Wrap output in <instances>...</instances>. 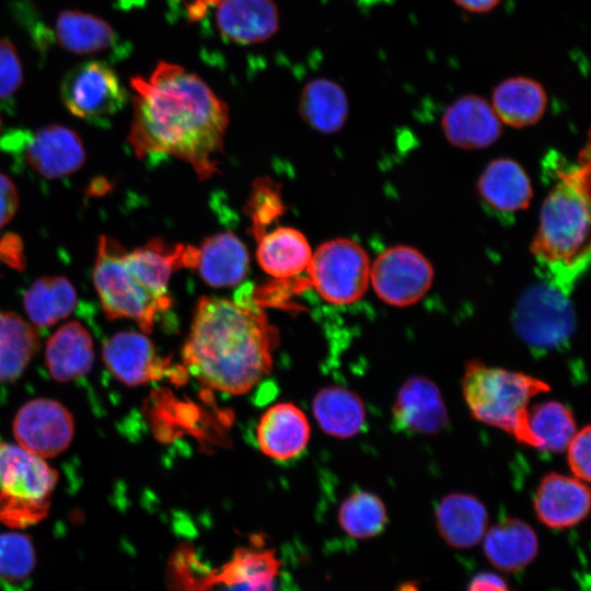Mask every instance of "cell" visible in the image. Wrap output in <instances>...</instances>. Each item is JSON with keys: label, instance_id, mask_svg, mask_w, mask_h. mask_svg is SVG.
Here are the masks:
<instances>
[{"label": "cell", "instance_id": "9a60e30c", "mask_svg": "<svg viewBox=\"0 0 591 591\" xmlns=\"http://www.w3.org/2000/svg\"><path fill=\"white\" fill-rule=\"evenodd\" d=\"M533 507L544 525L558 530L571 528L587 518L590 490L586 482L575 476L549 473L535 489Z\"/></svg>", "mask_w": 591, "mask_h": 591}, {"label": "cell", "instance_id": "60d3db41", "mask_svg": "<svg viewBox=\"0 0 591 591\" xmlns=\"http://www.w3.org/2000/svg\"><path fill=\"white\" fill-rule=\"evenodd\" d=\"M0 260L3 262V256H2L1 247H0Z\"/></svg>", "mask_w": 591, "mask_h": 591}, {"label": "cell", "instance_id": "2e32d148", "mask_svg": "<svg viewBox=\"0 0 591 591\" xmlns=\"http://www.w3.org/2000/svg\"><path fill=\"white\" fill-rule=\"evenodd\" d=\"M392 416L399 429L420 434L440 432L449 415L437 384L426 376H410L398 389Z\"/></svg>", "mask_w": 591, "mask_h": 591}, {"label": "cell", "instance_id": "4316f807", "mask_svg": "<svg viewBox=\"0 0 591 591\" xmlns=\"http://www.w3.org/2000/svg\"><path fill=\"white\" fill-rule=\"evenodd\" d=\"M312 254L305 236L292 228H278L259 236L256 252L262 269L279 280L306 270Z\"/></svg>", "mask_w": 591, "mask_h": 591}, {"label": "cell", "instance_id": "d4e9b609", "mask_svg": "<svg viewBox=\"0 0 591 591\" xmlns=\"http://www.w3.org/2000/svg\"><path fill=\"white\" fill-rule=\"evenodd\" d=\"M54 35L65 50L83 56L116 54L119 44L117 33L106 21L79 10L60 12Z\"/></svg>", "mask_w": 591, "mask_h": 591}, {"label": "cell", "instance_id": "d6a6232c", "mask_svg": "<svg viewBox=\"0 0 591 591\" xmlns=\"http://www.w3.org/2000/svg\"><path fill=\"white\" fill-rule=\"evenodd\" d=\"M36 557L32 538L19 532L0 533V581L16 586L26 581L34 568Z\"/></svg>", "mask_w": 591, "mask_h": 591}, {"label": "cell", "instance_id": "ffe728a7", "mask_svg": "<svg viewBox=\"0 0 591 591\" xmlns=\"http://www.w3.org/2000/svg\"><path fill=\"white\" fill-rule=\"evenodd\" d=\"M436 524L449 545L468 548L483 540L488 525V512L474 495L450 493L436 508Z\"/></svg>", "mask_w": 591, "mask_h": 591}, {"label": "cell", "instance_id": "7c38bea8", "mask_svg": "<svg viewBox=\"0 0 591 591\" xmlns=\"http://www.w3.org/2000/svg\"><path fill=\"white\" fill-rule=\"evenodd\" d=\"M102 355L108 371L126 385H141L165 376L179 383L187 376L184 367L178 369L162 358L152 341L141 333L114 334L104 344Z\"/></svg>", "mask_w": 591, "mask_h": 591}, {"label": "cell", "instance_id": "7402d4cb", "mask_svg": "<svg viewBox=\"0 0 591 591\" xmlns=\"http://www.w3.org/2000/svg\"><path fill=\"white\" fill-rule=\"evenodd\" d=\"M477 189L489 207L503 213L526 209L533 197L526 172L518 162L508 158L488 163L478 178Z\"/></svg>", "mask_w": 591, "mask_h": 591}, {"label": "cell", "instance_id": "44dd1931", "mask_svg": "<svg viewBox=\"0 0 591 591\" xmlns=\"http://www.w3.org/2000/svg\"><path fill=\"white\" fill-rule=\"evenodd\" d=\"M547 103L544 85L528 76H513L500 81L490 100L500 121L513 128L536 124L545 114Z\"/></svg>", "mask_w": 591, "mask_h": 591}, {"label": "cell", "instance_id": "d6986e66", "mask_svg": "<svg viewBox=\"0 0 591 591\" xmlns=\"http://www.w3.org/2000/svg\"><path fill=\"white\" fill-rule=\"evenodd\" d=\"M572 412L554 399L528 407L523 424L514 439L541 452H564L577 432Z\"/></svg>", "mask_w": 591, "mask_h": 591}, {"label": "cell", "instance_id": "1f68e13d", "mask_svg": "<svg viewBox=\"0 0 591 591\" xmlns=\"http://www.w3.org/2000/svg\"><path fill=\"white\" fill-rule=\"evenodd\" d=\"M341 529L355 538H369L380 534L387 513L382 499L373 493L359 490L349 495L338 511Z\"/></svg>", "mask_w": 591, "mask_h": 591}, {"label": "cell", "instance_id": "6da1fadb", "mask_svg": "<svg viewBox=\"0 0 591 591\" xmlns=\"http://www.w3.org/2000/svg\"><path fill=\"white\" fill-rule=\"evenodd\" d=\"M134 119L128 142L138 158L172 155L200 179L217 172L229 125L228 106L197 74L160 61L148 78L130 80Z\"/></svg>", "mask_w": 591, "mask_h": 591}, {"label": "cell", "instance_id": "3957f363", "mask_svg": "<svg viewBox=\"0 0 591 591\" xmlns=\"http://www.w3.org/2000/svg\"><path fill=\"white\" fill-rule=\"evenodd\" d=\"M589 162L559 171L543 200L531 253L546 281L570 292L590 258Z\"/></svg>", "mask_w": 591, "mask_h": 591}, {"label": "cell", "instance_id": "8992f818", "mask_svg": "<svg viewBox=\"0 0 591 591\" xmlns=\"http://www.w3.org/2000/svg\"><path fill=\"white\" fill-rule=\"evenodd\" d=\"M125 253L115 239L100 236L93 283L108 320L130 318L150 333L158 315L171 305V298L159 297L147 289L127 267Z\"/></svg>", "mask_w": 591, "mask_h": 591}, {"label": "cell", "instance_id": "ac0fdd59", "mask_svg": "<svg viewBox=\"0 0 591 591\" xmlns=\"http://www.w3.org/2000/svg\"><path fill=\"white\" fill-rule=\"evenodd\" d=\"M256 438L265 455L279 461L293 459L308 445L309 420L296 405L279 403L262 415Z\"/></svg>", "mask_w": 591, "mask_h": 591}, {"label": "cell", "instance_id": "e575fe53", "mask_svg": "<svg viewBox=\"0 0 591 591\" xmlns=\"http://www.w3.org/2000/svg\"><path fill=\"white\" fill-rule=\"evenodd\" d=\"M590 426H584L573 434L569 441L566 453L567 463L572 476L590 482Z\"/></svg>", "mask_w": 591, "mask_h": 591}, {"label": "cell", "instance_id": "4dcf8cb0", "mask_svg": "<svg viewBox=\"0 0 591 591\" xmlns=\"http://www.w3.org/2000/svg\"><path fill=\"white\" fill-rule=\"evenodd\" d=\"M39 346L32 325L13 312L0 310V383L19 379Z\"/></svg>", "mask_w": 591, "mask_h": 591}, {"label": "cell", "instance_id": "ba28073f", "mask_svg": "<svg viewBox=\"0 0 591 591\" xmlns=\"http://www.w3.org/2000/svg\"><path fill=\"white\" fill-rule=\"evenodd\" d=\"M512 325L517 335L533 349L563 347L576 326L569 293L546 280L531 286L514 306Z\"/></svg>", "mask_w": 591, "mask_h": 591}, {"label": "cell", "instance_id": "5bb4252c", "mask_svg": "<svg viewBox=\"0 0 591 591\" xmlns=\"http://www.w3.org/2000/svg\"><path fill=\"white\" fill-rule=\"evenodd\" d=\"M441 126L451 144L466 150L491 146L502 131L490 101L477 94L455 99L443 112Z\"/></svg>", "mask_w": 591, "mask_h": 591}, {"label": "cell", "instance_id": "277c9868", "mask_svg": "<svg viewBox=\"0 0 591 591\" xmlns=\"http://www.w3.org/2000/svg\"><path fill=\"white\" fill-rule=\"evenodd\" d=\"M461 389L474 419L514 438L531 401L548 392L549 385L528 373L488 366L474 359L464 368Z\"/></svg>", "mask_w": 591, "mask_h": 591}, {"label": "cell", "instance_id": "f1b7e54d", "mask_svg": "<svg viewBox=\"0 0 591 591\" xmlns=\"http://www.w3.org/2000/svg\"><path fill=\"white\" fill-rule=\"evenodd\" d=\"M348 97L344 89L329 79H314L301 92L299 111L302 118L315 130L336 132L346 123Z\"/></svg>", "mask_w": 591, "mask_h": 591}, {"label": "cell", "instance_id": "484cf974", "mask_svg": "<svg viewBox=\"0 0 591 591\" xmlns=\"http://www.w3.org/2000/svg\"><path fill=\"white\" fill-rule=\"evenodd\" d=\"M483 548L487 559L503 571H518L536 556L538 540L525 522L508 518L486 530Z\"/></svg>", "mask_w": 591, "mask_h": 591}, {"label": "cell", "instance_id": "7a4b0ae2", "mask_svg": "<svg viewBox=\"0 0 591 591\" xmlns=\"http://www.w3.org/2000/svg\"><path fill=\"white\" fill-rule=\"evenodd\" d=\"M235 300L199 299L182 356L202 385L230 395L248 392L271 369L276 331L252 289Z\"/></svg>", "mask_w": 591, "mask_h": 591}, {"label": "cell", "instance_id": "52a82bcc", "mask_svg": "<svg viewBox=\"0 0 591 591\" xmlns=\"http://www.w3.org/2000/svg\"><path fill=\"white\" fill-rule=\"evenodd\" d=\"M370 260L366 251L349 239H334L318 246L306 268L309 278L288 283L287 289L314 287L325 301L344 305L359 300L370 282Z\"/></svg>", "mask_w": 591, "mask_h": 591}, {"label": "cell", "instance_id": "d590c367", "mask_svg": "<svg viewBox=\"0 0 591 591\" xmlns=\"http://www.w3.org/2000/svg\"><path fill=\"white\" fill-rule=\"evenodd\" d=\"M256 200L253 201V220L256 232L262 223H268L269 218L278 211L280 200L268 188H257Z\"/></svg>", "mask_w": 591, "mask_h": 591}, {"label": "cell", "instance_id": "f35d334b", "mask_svg": "<svg viewBox=\"0 0 591 591\" xmlns=\"http://www.w3.org/2000/svg\"><path fill=\"white\" fill-rule=\"evenodd\" d=\"M460 9L472 14H486L495 10L502 0H452Z\"/></svg>", "mask_w": 591, "mask_h": 591}, {"label": "cell", "instance_id": "ab89813d", "mask_svg": "<svg viewBox=\"0 0 591 591\" xmlns=\"http://www.w3.org/2000/svg\"><path fill=\"white\" fill-rule=\"evenodd\" d=\"M185 7L190 20L198 21L210 9L216 7L220 0H177Z\"/></svg>", "mask_w": 591, "mask_h": 591}, {"label": "cell", "instance_id": "8d00e7d4", "mask_svg": "<svg viewBox=\"0 0 591 591\" xmlns=\"http://www.w3.org/2000/svg\"><path fill=\"white\" fill-rule=\"evenodd\" d=\"M19 196L13 182L0 173V229L10 222L18 210Z\"/></svg>", "mask_w": 591, "mask_h": 591}, {"label": "cell", "instance_id": "e0dca14e", "mask_svg": "<svg viewBox=\"0 0 591 591\" xmlns=\"http://www.w3.org/2000/svg\"><path fill=\"white\" fill-rule=\"evenodd\" d=\"M220 34L240 45L269 39L279 27V12L274 0H220L216 5Z\"/></svg>", "mask_w": 591, "mask_h": 591}, {"label": "cell", "instance_id": "4fadbf2b", "mask_svg": "<svg viewBox=\"0 0 591 591\" xmlns=\"http://www.w3.org/2000/svg\"><path fill=\"white\" fill-rule=\"evenodd\" d=\"M73 432L70 412L50 398L28 401L13 421V434L19 445L42 459L63 452L71 443Z\"/></svg>", "mask_w": 591, "mask_h": 591}, {"label": "cell", "instance_id": "5b68a950", "mask_svg": "<svg viewBox=\"0 0 591 591\" xmlns=\"http://www.w3.org/2000/svg\"><path fill=\"white\" fill-rule=\"evenodd\" d=\"M57 479L44 459L0 440V523L22 529L46 518Z\"/></svg>", "mask_w": 591, "mask_h": 591}, {"label": "cell", "instance_id": "f546056e", "mask_svg": "<svg viewBox=\"0 0 591 591\" xmlns=\"http://www.w3.org/2000/svg\"><path fill=\"white\" fill-rule=\"evenodd\" d=\"M77 292L63 276L36 279L24 293L23 304L30 320L39 327H47L66 318L74 310Z\"/></svg>", "mask_w": 591, "mask_h": 591}, {"label": "cell", "instance_id": "30bf717a", "mask_svg": "<svg viewBox=\"0 0 591 591\" xmlns=\"http://www.w3.org/2000/svg\"><path fill=\"white\" fill-rule=\"evenodd\" d=\"M433 268L417 248L395 245L378 255L370 267V282L376 296L392 306H409L431 288Z\"/></svg>", "mask_w": 591, "mask_h": 591}, {"label": "cell", "instance_id": "9c48e42d", "mask_svg": "<svg viewBox=\"0 0 591 591\" xmlns=\"http://www.w3.org/2000/svg\"><path fill=\"white\" fill-rule=\"evenodd\" d=\"M1 148L21 158L43 177L55 179L78 171L85 159L78 134L62 125H49L36 131L11 130L1 139Z\"/></svg>", "mask_w": 591, "mask_h": 591}, {"label": "cell", "instance_id": "8fae6325", "mask_svg": "<svg viewBox=\"0 0 591 591\" xmlns=\"http://www.w3.org/2000/svg\"><path fill=\"white\" fill-rule=\"evenodd\" d=\"M66 107L90 123L107 121L126 103L127 94L116 73L101 61H88L70 70L61 83Z\"/></svg>", "mask_w": 591, "mask_h": 591}, {"label": "cell", "instance_id": "74e56055", "mask_svg": "<svg viewBox=\"0 0 591 591\" xmlns=\"http://www.w3.org/2000/svg\"><path fill=\"white\" fill-rule=\"evenodd\" d=\"M468 591H510L506 582L489 572L477 575L470 583Z\"/></svg>", "mask_w": 591, "mask_h": 591}, {"label": "cell", "instance_id": "603a6c76", "mask_svg": "<svg viewBox=\"0 0 591 591\" xmlns=\"http://www.w3.org/2000/svg\"><path fill=\"white\" fill-rule=\"evenodd\" d=\"M93 361V338L80 322L60 326L47 340L45 363L56 381L69 382L85 375Z\"/></svg>", "mask_w": 591, "mask_h": 591}, {"label": "cell", "instance_id": "83f0119b", "mask_svg": "<svg viewBox=\"0 0 591 591\" xmlns=\"http://www.w3.org/2000/svg\"><path fill=\"white\" fill-rule=\"evenodd\" d=\"M312 408L320 427L336 438L356 436L366 422L362 399L341 386L322 389L314 397Z\"/></svg>", "mask_w": 591, "mask_h": 591}, {"label": "cell", "instance_id": "cb8c5ba5", "mask_svg": "<svg viewBox=\"0 0 591 591\" xmlns=\"http://www.w3.org/2000/svg\"><path fill=\"white\" fill-rule=\"evenodd\" d=\"M248 263L244 243L235 234L222 232L207 237L197 247L195 267L205 282L222 288L241 282L247 274Z\"/></svg>", "mask_w": 591, "mask_h": 591}, {"label": "cell", "instance_id": "836d02e7", "mask_svg": "<svg viewBox=\"0 0 591 591\" xmlns=\"http://www.w3.org/2000/svg\"><path fill=\"white\" fill-rule=\"evenodd\" d=\"M23 71L14 46L0 38V101L11 99L22 84Z\"/></svg>", "mask_w": 591, "mask_h": 591}]
</instances>
